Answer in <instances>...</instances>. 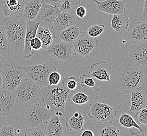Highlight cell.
Masks as SVG:
<instances>
[{"label":"cell","instance_id":"obj_1","mask_svg":"<svg viewBox=\"0 0 147 136\" xmlns=\"http://www.w3.org/2000/svg\"><path fill=\"white\" fill-rule=\"evenodd\" d=\"M70 91L61 83L55 86L41 88L37 103L54 112L64 114L65 106Z\"/></svg>","mask_w":147,"mask_h":136},{"label":"cell","instance_id":"obj_2","mask_svg":"<svg viewBox=\"0 0 147 136\" xmlns=\"http://www.w3.org/2000/svg\"><path fill=\"white\" fill-rule=\"evenodd\" d=\"M116 85L125 92L142 87L147 89V68L131 65L119 71L116 78Z\"/></svg>","mask_w":147,"mask_h":136},{"label":"cell","instance_id":"obj_3","mask_svg":"<svg viewBox=\"0 0 147 136\" xmlns=\"http://www.w3.org/2000/svg\"><path fill=\"white\" fill-rule=\"evenodd\" d=\"M40 52L48 63L54 65L70 63L77 54L73 44L63 41L55 37L51 45Z\"/></svg>","mask_w":147,"mask_h":136},{"label":"cell","instance_id":"obj_4","mask_svg":"<svg viewBox=\"0 0 147 136\" xmlns=\"http://www.w3.org/2000/svg\"><path fill=\"white\" fill-rule=\"evenodd\" d=\"M4 21V27L9 45L16 51H23L27 20L22 17L17 16L6 17Z\"/></svg>","mask_w":147,"mask_h":136},{"label":"cell","instance_id":"obj_5","mask_svg":"<svg viewBox=\"0 0 147 136\" xmlns=\"http://www.w3.org/2000/svg\"><path fill=\"white\" fill-rule=\"evenodd\" d=\"M41 88L29 78H24L14 90L12 91L17 103L28 107L37 103Z\"/></svg>","mask_w":147,"mask_h":136},{"label":"cell","instance_id":"obj_6","mask_svg":"<svg viewBox=\"0 0 147 136\" xmlns=\"http://www.w3.org/2000/svg\"><path fill=\"white\" fill-rule=\"evenodd\" d=\"M55 115V112L36 103L29 107L25 114V122L30 128H39L46 125Z\"/></svg>","mask_w":147,"mask_h":136},{"label":"cell","instance_id":"obj_7","mask_svg":"<svg viewBox=\"0 0 147 136\" xmlns=\"http://www.w3.org/2000/svg\"><path fill=\"white\" fill-rule=\"evenodd\" d=\"M26 75L40 88L49 86L48 78L52 71L57 70L55 65L48 63L22 66Z\"/></svg>","mask_w":147,"mask_h":136},{"label":"cell","instance_id":"obj_8","mask_svg":"<svg viewBox=\"0 0 147 136\" xmlns=\"http://www.w3.org/2000/svg\"><path fill=\"white\" fill-rule=\"evenodd\" d=\"M115 108L105 103L92 100L90 104L88 116L100 124L112 123L116 118Z\"/></svg>","mask_w":147,"mask_h":136},{"label":"cell","instance_id":"obj_9","mask_svg":"<svg viewBox=\"0 0 147 136\" xmlns=\"http://www.w3.org/2000/svg\"><path fill=\"white\" fill-rule=\"evenodd\" d=\"M1 73L3 89L11 92L17 88L26 75L22 67L14 62L9 63L1 71Z\"/></svg>","mask_w":147,"mask_h":136},{"label":"cell","instance_id":"obj_10","mask_svg":"<svg viewBox=\"0 0 147 136\" xmlns=\"http://www.w3.org/2000/svg\"><path fill=\"white\" fill-rule=\"evenodd\" d=\"M98 45L97 38L90 37L86 32H81L73 43L74 48L76 53L82 57L88 56L91 51Z\"/></svg>","mask_w":147,"mask_h":136},{"label":"cell","instance_id":"obj_11","mask_svg":"<svg viewBox=\"0 0 147 136\" xmlns=\"http://www.w3.org/2000/svg\"><path fill=\"white\" fill-rule=\"evenodd\" d=\"M61 12L58 7L42 2L41 9L34 21L39 23V25L43 27L49 29Z\"/></svg>","mask_w":147,"mask_h":136},{"label":"cell","instance_id":"obj_12","mask_svg":"<svg viewBox=\"0 0 147 136\" xmlns=\"http://www.w3.org/2000/svg\"><path fill=\"white\" fill-rule=\"evenodd\" d=\"M131 65L147 68V41L134 44L129 51Z\"/></svg>","mask_w":147,"mask_h":136},{"label":"cell","instance_id":"obj_13","mask_svg":"<svg viewBox=\"0 0 147 136\" xmlns=\"http://www.w3.org/2000/svg\"><path fill=\"white\" fill-rule=\"evenodd\" d=\"M112 74V68L104 61L96 63L91 65L89 69V73L83 74L80 76L94 78L100 81H108L110 83Z\"/></svg>","mask_w":147,"mask_h":136},{"label":"cell","instance_id":"obj_14","mask_svg":"<svg viewBox=\"0 0 147 136\" xmlns=\"http://www.w3.org/2000/svg\"><path fill=\"white\" fill-rule=\"evenodd\" d=\"M17 102L11 91L0 90V116H7L17 111Z\"/></svg>","mask_w":147,"mask_h":136},{"label":"cell","instance_id":"obj_15","mask_svg":"<svg viewBox=\"0 0 147 136\" xmlns=\"http://www.w3.org/2000/svg\"><path fill=\"white\" fill-rule=\"evenodd\" d=\"M96 4L97 10L109 15L124 14L125 9V1L121 0H105L99 1L98 0H93Z\"/></svg>","mask_w":147,"mask_h":136},{"label":"cell","instance_id":"obj_16","mask_svg":"<svg viewBox=\"0 0 147 136\" xmlns=\"http://www.w3.org/2000/svg\"><path fill=\"white\" fill-rule=\"evenodd\" d=\"M77 17L64 12H61L53 23L50 27L49 29L54 37H56L63 30L71 26L76 24Z\"/></svg>","mask_w":147,"mask_h":136},{"label":"cell","instance_id":"obj_17","mask_svg":"<svg viewBox=\"0 0 147 136\" xmlns=\"http://www.w3.org/2000/svg\"><path fill=\"white\" fill-rule=\"evenodd\" d=\"M130 93L131 99L129 112L135 116L142 108L147 107V89L140 87L130 91Z\"/></svg>","mask_w":147,"mask_h":136},{"label":"cell","instance_id":"obj_18","mask_svg":"<svg viewBox=\"0 0 147 136\" xmlns=\"http://www.w3.org/2000/svg\"><path fill=\"white\" fill-rule=\"evenodd\" d=\"M39 25V23L34 20H27L25 43L23 52V57L25 59H28L30 58L33 54V51L30 45V43L31 40L36 37L37 30Z\"/></svg>","mask_w":147,"mask_h":136},{"label":"cell","instance_id":"obj_19","mask_svg":"<svg viewBox=\"0 0 147 136\" xmlns=\"http://www.w3.org/2000/svg\"><path fill=\"white\" fill-rule=\"evenodd\" d=\"M128 38L134 44L147 41V24L139 22L128 29Z\"/></svg>","mask_w":147,"mask_h":136},{"label":"cell","instance_id":"obj_20","mask_svg":"<svg viewBox=\"0 0 147 136\" xmlns=\"http://www.w3.org/2000/svg\"><path fill=\"white\" fill-rule=\"evenodd\" d=\"M24 8V0H5L2 12L6 17H22Z\"/></svg>","mask_w":147,"mask_h":136},{"label":"cell","instance_id":"obj_21","mask_svg":"<svg viewBox=\"0 0 147 136\" xmlns=\"http://www.w3.org/2000/svg\"><path fill=\"white\" fill-rule=\"evenodd\" d=\"M42 5L40 0H24L22 17L26 20H34Z\"/></svg>","mask_w":147,"mask_h":136},{"label":"cell","instance_id":"obj_22","mask_svg":"<svg viewBox=\"0 0 147 136\" xmlns=\"http://www.w3.org/2000/svg\"><path fill=\"white\" fill-rule=\"evenodd\" d=\"M129 19L124 14L113 15L111 20V27L118 35H121L129 27Z\"/></svg>","mask_w":147,"mask_h":136},{"label":"cell","instance_id":"obj_23","mask_svg":"<svg viewBox=\"0 0 147 136\" xmlns=\"http://www.w3.org/2000/svg\"><path fill=\"white\" fill-rule=\"evenodd\" d=\"M65 126L69 131L74 133H78L84 130L85 119L82 114L76 112L73 116L69 118H66Z\"/></svg>","mask_w":147,"mask_h":136},{"label":"cell","instance_id":"obj_24","mask_svg":"<svg viewBox=\"0 0 147 136\" xmlns=\"http://www.w3.org/2000/svg\"><path fill=\"white\" fill-rule=\"evenodd\" d=\"M81 32L79 26L75 24L63 30L55 37L63 41L73 44Z\"/></svg>","mask_w":147,"mask_h":136},{"label":"cell","instance_id":"obj_25","mask_svg":"<svg viewBox=\"0 0 147 136\" xmlns=\"http://www.w3.org/2000/svg\"><path fill=\"white\" fill-rule=\"evenodd\" d=\"M45 131L47 136H63L64 128L59 117H53L46 124Z\"/></svg>","mask_w":147,"mask_h":136},{"label":"cell","instance_id":"obj_26","mask_svg":"<svg viewBox=\"0 0 147 136\" xmlns=\"http://www.w3.org/2000/svg\"><path fill=\"white\" fill-rule=\"evenodd\" d=\"M118 125L124 129L136 128L139 131H147L146 129L139 125L131 115L126 113H122L118 119Z\"/></svg>","mask_w":147,"mask_h":136},{"label":"cell","instance_id":"obj_27","mask_svg":"<svg viewBox=\"0 0 147 136\" xmlns=\"http://www.w3.org/2000/svg\"><path fill=\"white\" fill-rule=\"evenodd\" d=\"M36 37L39 38L42 43V49L41 51L48 47L52 43L54 39V36L51 33L49 29L43 27L40 25L38 28Z\"/></svg>","mask_w":147,"mask_h":136},{"label":"cell","instance_id":"obj_28","mask_svg":"<svg viewBox=\"0 0 147 136\" xmlns=\"http://www.w3.org/2000/svg\"><path fill=\"white\" fill-rule=\"evenodd\" d=\"M80 3V0H62L58 8L61 12H64L76 16L75 12Z\"/></svg>","mask_w":147,"mask_h":136},{"label":"cell","instance_id":"obj_29","mask_svg":"<svg viewBox=\"0 0 147 136\" xmlns=\"http://www.w3.org/2000/svg\"><path fill=\"white\" fill-rule=\"evenodd\" d=\"M125 129L118 125H108L101 129L99 136H124Z\"/></svg>","mask_w":147,"mask_h":136},{"label":"cell","instance_id":"obj_30","mask_svg":"<svg viewBox=\"0 0 147 136\" xmlns=\"http://www.w3.org/2000/svg\"><path fill=\"white\" fill-rule=\"evenodd\" d=\"M9 46L4 27L0 26V55L4 57L9 56Z\"/></svg>","mask_w":147,"mask_h":136},{"label":"cell","instance_id":"obj_31","mask_svg":"<svg viewBox=\"0 0 147 136\" xmlns=\"http://www.w3.org/2000/svg\"><path fill=\"white\" fill-rule=\"evenodd\" d=\"M94 99L96 97H90L82 92H77L71 97V101L76 105H84Z\"/></svg>","mask_w":147,"mask_h":136},{"label":"cell","instance_id":"obj_32","mask_svg":"<svg viewBox=\"0 0 147 136\" xmlns=\"http://www.w3.org/2000/svg\"><path fill=\"white\" fill-rule=\"evenodd\" d=\"M80 79L83 81L79 82V85L85 88H91L96 92V94L100 91L99 84L96 82L92 78L88 77H82L80 75Z\"/></svg>","mask_w":147,"mask_h":136},{"label":"cell","instance_id":"obj_33","mask_svg":"<svg viewBox=\"0 0 147 136\" xmlns=\"http://www.w3.org/2000/svg\"><path fill=\"white\" fill-rule=\"evenodd\" d=\"M75 77L71 75L70 77H65L61 80L60 83L67 88L69 91H77L79 90L78 86L79 82H77Z\"/></svg>","mask_w":147,"mask_h":136},{"label":"cell","instance_id":"obj_34","mask_svg":"<svg viewBox=\"0 0 147 136\" xmlns=\"http://www.w3.org/2000/svg\"><path fill=\"white\" fill-rule=\"evenodd\" d=\"M17 131L13 126L6 124L0 125V136H17Z\"/></svg>","mask_w":147,"mask_h":136},{"label":"cell","instance_id":"obj_35","mask_svg":"<svg viewBox=\"0 0 147 136\" xmlns=\"http://www.w3.org/2000/svg\"><path fill=\"white\" fill-rule=\"evenodd\" d=\"M105 30V26L103 24L94 25L89 27L87 33L92 38H97L102 34Z\"/></svg>","mask_w":147,"mask_h":136},{"label":"cell","instance_id":"obj_36","mask_svg":"<svg viewBox=\"0 0 147 136\" xmlns=\"http://www.w3.org/2000/svg\"><path fill=\"white\" fill-rule=\"evenodd\" d=\"M147 107L142 108L135 115L136 121L140 125L146 126L147 125Z\"/></svg>","mask_w":147,"mask_h":136},{"label":"cell","instance_id":"obj_37","mask_svg":"<svg viewBox=\"0 0 147 136\" xmlns=\"http://www.w3.org/2000/svg\"><path fill=\"white\" fill-rule=\"evenodd\" d=\"M62 80V76L57 70L52 71L49 74L48 78L49 85L55 86L59 84Z\"/></svg>","mask_w":147,"mask_h":136},{"label":"cell","instance_id":"obj_38","mask_svg":"<svg viewBox=\"0 0 147 136\" xmlns=\"http://www.w3.org/2000/svg\"><path fill=\"white\" fill-rule=\"evenodd\" d=\"M147 135V131H139L136 128L125 129L124 136H144Z\"/></svg>","mask_w":147,"mask_h":136},{"label":"cell","instance_id":"obj_39","mask_svg":"<svg viewBox=\"0 0 147 136\" xmlns=\"http://www.w3.org/2000/svg\"><path fill=\"white\" fill-rule=\"evenodd\" d=\"M30 45L32 50H36L39 52L41 51L42 49V43L39 38L37 37H34L31 40Z\"/></svg>","mask_w":147,"mask_h":136},{"label":"cell","instance_id":"obj_40","mask_svg":"<svg viewBox=\"0 0 147 136\" xmlns=\"http://www.w3.org/2000/svg\"><path fill=\"white\" fill-rule=\"evenodd\" d=\"M25 136H47L45 131H43L39 128H30Z\"/></svg>","mask_w":147,"mask_h":136},{"label":"cell","instance_id":"obj_41","mask_svg":"<svg viewBox=\"0 0 147 136\" xmlns=\"http://www.w3.org/2000/svg\"><path fill=\"white\" fill-rule=\"evenodd\" d=\"M87 13V10L84 6H79L75 12V15L78 20L80 18H84L86 17Z\"/></svg>","mask_w":147,"mask_h":136},{"label":"cell","instance_id":"obj_42","mask_svg":"<svg viewBox=\"0 0 147 136\" xmlns=\"http://www.w3.org/2000/svg\"><path fill=\"white\" fill-rule=\"evenodd\" d=\"M147 0H144V3L143 4V12L140 15L141 22L147 23Z\"/></svg>","mask_w":147,"mask_h":136},{"label":"cell","instance_id":"obj_43","mask_svg":"<svg viewBox=\"0 0 147 136\" xmlns=\"http://www.w3.org/2000/svg\"><path fill=\"white\" fill-rule=\"evenodd\" d=\"M42 2L58 7L62 0H40Z\"/></svg>","mask_w":147,"mask_h":136},{"label":"cell","instance_id":"obj_44","mask_svg":"<svg viewBox=\"0 0 147 136\" xmlns=\"http://www.w3.org/2000/svg\"><path fill=\"white\" fill-rule=\"evenodd\" d=\"M9 63L7 62L4 57L0 55V72L7 65H9Z\"/></svg>","mask_w":147,"mask_h":136},{"label":"cell","instance_id":"obj_45","mask_svg":"<svg viewBox=\"0 0 147 136\" xmlns=\"http://www.w3.org/2000/svg\"><path fill=\"white\" fill-rule=\"evenodd\" d=\"M81 136H94V135L90 129H86L82 132Z\"/></svg>","mask_w":147,"mask_h":136},{"label":"cell","instance_id":"obj_46","mask_svg":"<svg viewBox=\"0 0 147 136\" xmlns=\"http://www.w3.org/2000/svg\"><path fill=\"white\" fill-rule=\"evenodd\" d=\"M2 88H3V82H2L1 73V72H0V90Z\"/></svg>","mask_w":147,"mask_h":136},{"label":"cell","instance_id":"obj_47","mask_svg":"<svg viewBox=\"0 0 147 136\" xmlns=\"http://www.w3.org/2000/svg\"><path fill=\"white\" fill-rule=\"evenodd\" d=\"M147 136V135H146V136Z\"/></svg>","mask_w":147,"mask_h":136}]
</instances>
